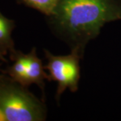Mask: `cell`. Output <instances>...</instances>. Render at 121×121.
<instances>
[{
	"label": "cell",
	"mask_w": 121,
	"mask_h": 121,
	"mask_svg": "<svg viewBox=\"0 0 121 121\" xmlns=\"http://www.w3.org/2000/svg\"><path fill=\"white\" fill-rule=\"evenodd\" d=\"M15 27L13 20L4 16L0 12V51L4 55L14 51L12 33Z\"/></svg>",
	"instance_id": "obj_5"
},
{
	"label": "cell",
	"mask_w": 121,
	"mask_h": 121,
	"mask_svg": "<svg viewBox=\"0 0 121 121\" xmlns=\"http://www.w3.org/2000/svg\"><path fill=\"white\" fill-rule=\"evenodd\" d=\"M44 69L42 60L36 55V48H33L32 51L28 53L26 72L21 85L24 87H28L31 84L35 83L38 85L44 92V80H49V75L46 73Z\"/></svg>",
	"instance_id": "obj_4"
},
{
	"label": "cell",
	"mask_w": 121,
	"mask_h": 121,
	"mask_svg": "<svg viewBox=\"0 0 121 121\" xmlns=\"http://www.w3.org/2000/svg\"><path fill=\"white\" fill-rule=\"evenodd\" d=\"M26 6L34 8L50 17L57 5L59 0H17Z\"/></svg>",
	"instance_id": "obj_6"
},
{
	"label": "cell",
	"mask_w": 121,
	"mask_h": 121,
	"mask_svg": "<svg viewBox=\"0 0 121 121\" xmlns=\"http://www.w3.org/2000/svg\"><path fill=\"white\" fill-rule=\"evenodd\" d=\"M0 110L8 121H40L46 118L43 102L28 90L27 87L3 71L0 73Z\"/></svg>",
	"instance_id": "obj_2"
},
{
	"label": "cell",
	"mask_w": 121,
	"mask_h": 121,
	"mask_svg": "<svg viewBox=\"0 0 121 121\" xmlns=\"http://www.w3.org/2000/svg\"><path fill=\"white\" fill-rule=\"evenodd\" d=\"M6 121V120H5V118L4 114L1 112V111L0 110V121Z\"/></svg>",
	"instance_id": "obj_8"
},
{
	"label": "cell",
	"mask_w": 121,
	"mask_h": 121,
	"mask_svg": "<svg viewBox=\"0 0 121 121\" xmlns=\"http://www.w3.org/2000/svg\"><path fill=\"white\" fill-rule=\"evenodd\" d=\"M1 71H2V70H1V69H0V73H1Z\"/></svg>",
	"instance_id": "obj_9"
},
{
	"label": "cell",
	"mask_w": 121,
	"mask_h": 121,
	"mask_svg": "<svg viewBox=\"0 0 121 121\" xmlns=\"http://www.w3.org/2000/svg\"><path fill=\"white\" fill-rule=\"evenodd\" d=\"M44 52L47 60L44 68L49 72V81L58 83L56 99L67 88L72 92L77 91L80 78L79 60L82 55L76 49H72L71 54L64 56L53 55L47 50Z\"/></svg>",
	"instance_id": "obj_3"
},
{
	"label": "cell",
	"mask_w": 121,
	"mask_h": 121,
	"mask_svg": "<svg viewBox=\"0 0 121 121\" xmlns=\"http://www.w3.org/2000/svg\"><path fill=\"white\" fill-rule=\"evenodd\" d=\"M51 20L55 28L82 55L106 23L121 20L117 0H59Z\"/></svg>",
	"instance_id": "obj_1"
},
{
	"label": "cell",
	"mask_w": 121,
	"mask_h": 121,
	"mask_svg": "<svg viewBox=\"0 0 121 121\" xmlns=\"http://www.w3.org/2000/svg\"><path fill=\"white\" fill-rule=\"evenodd\" d=\"M0 61H3V62H5V63L8 62L7 59L5 58V55H3V53L1 52V51H0Z\"/></svg>",
	"instance_id": "obj_7"
}]
</instances>
